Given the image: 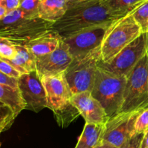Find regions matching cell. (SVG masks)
I'll list each match as a JSON object with an SVG mask.
<instances>
[{
  "label": "cell",
  "mask_w": 148,
  "mask_h": 148,
  "mask_svg": "<svg viewBox=\"0 0 148 148\" xmlns=\"http://www.w3.org/2000/svg\"><path fill=\"white\" fill-rule=\"evenodd\" d=\"M66 0H39L38 15L47 21L60 20L67 11Z\"/></svg>",
  "instance_id": "cell-15"
},
{
  "label": "cell",
  "mask_w": 148,
  "mask_h": 148,
  "mask_svg": "<svg viewBox=\"0 0 148 148\" xmlns=\"http://www.w3.org/2000/svg\"><path fill=\"white\" fill-rule=\"evenodd\" d=\"M22 0H0V5L5 7L7 12L17 10L20 7Z\"/></svg>",
  "instance_id": "cell-29"
},
{
  "label": "cell",
  "mask_w": 148,
  "mask_h": 148,
  "mask_svg": "<svg viewBox=\"0 0 148 148\" xmlns=\"http://www.w3.org/2000/svg\"><path fill=\"white\" fill-rule=\"evenodd\" d=\"M145 0H106V4L110 11L118 17H122L133 12Z\"/></svg>",
  "instance_id": "cell-19"
},
{
  "label": "cell",
  "mask_w": 148,
  "mask_h": 148,
  "mask_svg": "<svg viewBox=\"0 0 148 148\" xmlns=\"http://www.w3.org/2000/svg\"><path fill=\"white\" fill-rule=\"evenodd\" d=\"M148 33H143L114 58L106 62H98V67L119 75H127L147 52Z\"/></svg>",
  "instance_id": "cell-7"
},
{
  "label": "cell",
  "mask_w": 148,
  "mask_h": 148,
  "mask_svg": "<svg viewBox=\"0 0 148 148\" xmlns=\"http://www.w3.org/2000/svg\"><path fill=\"white\" fill-rule=\"evenodd\" d=\"M131 12L114 20L109 26L101 48V62L114 58L124 48L143 33Z\"/></svg>",
  "instance_id": "cell-4"
},
{
  "label": "cell",
  "mask_w": 148,
  "mask_h": 148,
  "mask_svg": "<svg viewBox=\"0 0 148 148\" xmlns=\"http://www.w3.org/2000/svg\"><path fill=\"white\" fill-rule=\"evenodd\" d=\"M102 1H106V0H102Z\"/></svg>",
  "instance_id": "cell-35"
},
{
  "label": "cell",
  "mask_w": 148,
  "mask_h": 148,
  "mask_svg": "<svg viewBox=\"0 0 148 148\" xmlns=\"http://www.w3.org/2000/svg\"><path fill=\"white\" fill-rule=\"evenodd\" d=\"M39 0H22L19 8L21 9L30 17H37L38 15Z\"/></svg>",
  "instance_id": "cell-24"
},
{
  "label": "cell",
  "mask_w": 148,
  "mask_h": 148,
  "mask_svg": "<svg viewBox=\"0 0 148 148\" xmlns=\"http://www.w3.org/2000/svg\"><path fill=\"white\" fill-rule=\"evenodd\" d=\"M0 102L9 106L17 115L27 105L20 89L4 85H0Z\"/></svg>",
  "instance_id": "cell-18"
},
{
  "label": "cell",
  "mask_w": 148,
  "mask_h": 148,
  "mask_svg": "<svg viewBox=\"0 0 148 148\" xmlns=\"http://www.w3.org/2000/svg\"><path fill=\"white\" fill-rule=\"evenodd\" d=\"M53 23L40 17H30L20 8L7 13L0 20V36L15 44L25 45L38 36L53 30Z\"/></svg>",
  "instance_id": "cell-2"
},
{
  "label": "cell",
  "mask_w": 148,
  "mask_h": 148,
  "mask_svg": "<svg viewBox=\"0 0 148 148\" xmlns=\"http://www.w3.org/2000/svg\"><path fill=\"white\" fill-rule=\"evenodd\" d=\"M140 111L119 113L110 118L105 124L103 141L121 147L136 133L134 123Z\"/></svg>",
  "instance_id": "cell-8"
},
{
  "label": "cell",
  "mask_w": 148,
  "mask_h": 148,
  "mask_svg": "<svg viewBox=\"0 0 148 148\" xmlns=\"http://www.w3.org/2000/svg\"><path fill=\"white\" fill-rule=\"evenodd\" d=\"M147 54H148V44H147Z\"/></svg>",
  "instance_id": "cell-34"
},
{
  "label": "cell",
  "mask_w": 148,
  "mask_h": 148,
  "mask_svg": "<svg viewBox=\"0 0 148 148\" xmlns=\"http://www.w3.org/2000/svg\"><path fill=\"white\" fill-rule=\"evenodd\" d=\"M148 107V54L146 52L127 75L124 101L120 113L143 110Z\"/></svg>",
  "instance_id": "cell-5"
},
{
  "label": "cell",
  "mask_w": 148,
  "mask_h": 148,
  "mask_svg": "<svg viewBox=\"0 0 148 148\" xmlns=\"http://www.w3.org/2000/svg\"><path fill=\"white\" fill-rule=\"evenodd\" d=\"M94 148H119V147H117L111 145V144L108 143V142H103V141H102V142H101V144H99L98 146H96L95 147H94Z\"/></svg>",
  "instance_id": "cell-31"
},
{
  "label": "cell",
  "mask_w": 148,
  "mask_h": 148,
  "mask_svg": "<svg viewBox=\"0 0 148 148\" xmlns=\"http://www.w3.org/2000/svg\"><path fill=\"white\" fill-rule=\"evenodd\" d=\"M72 60L69 47L62 39L53 52L36 57V71L40 78L63 73Z\"/></svg>",
  "instance_id": "cell-11"
},
{
  "label": "cell",
  "mask_w": 148,
  "mask_h": 148,
  "mask_svg": "<svg viewBox=\"0 0 148 148\" xmlns=\"http://www.w3.org/2000/svg\"><path fill=\"white\" fill-rule=\"evenodd\" d=\"M71 102L78 109L85 123L105 124L110 118L102 104L92 97L91 91L73 94Z\"/></svg>",
  "instance_id": "cell-13"
},
{
  "label": "cell",
  "mask_w": 148,
  "mask_h": 148,
  "mask_svg": "<svg viewBox=\"0 0 148 148\" xmlns=\"http://www.w3.org/2000/svg\"><path fill=\"white\" fill-rule=\"evenodd\" d=\"M119 18L121 17L114 15L105 1L95 0L67 10L60 20L53 23V30L64 39L88 29L110 25Z\"/></svg>",
  "instance_id": "cell-1"
},
{
  "label": "cell",
  "mask_w": 148,
  "mask_h": 148,
  "mask_svg": "<svg viewBox=\"0 0 148 148\" xmlns=\"http://www.w3.org/2000/svg\"><path fill=\"white\" fill-rule=\"evenodd\" d=\"M145 134V133H135L120 148H142Z\"/></svg>",
  "instance_id": "cell-27"
},
{
  "label": "cell",
  "mask_w": 148,
  "mask_h": 148,
  "mask_svg": "<svg viewBox=\"0 0 148 148\" xmlns=\"http://www.w3.org/2000/svg\"><path fill=\"white\" fill-rule=\"evenodd\" d=\"M53 113L56 123L62 128H66L81 115L78 109L72 104V102L63 108L53 112Z\"/></svg>",
  "instance_id": "cell-20"
},
{
  "label": "cell",
  "mask_w": 148,
  "mask_h": 148,
  "mask_svg": "<svg viewBox=\"0 0 148 148\" xmlns=\"http://www.w3.org/2000/svg\"><path fill=\"white\" fill-rule=\"evenodd\" d=\"M0 85L7 86L12 88H19L18 78L10 76L0 72Z\"/></svg>",
  "instance_id": "cell-28"
},
{
  "label": "cell",
  "mask_w": 148,
  "mask_h": 148,
  "mask_svg": "<svg viewBox=\"0 0 148 148\" xmlns=\"http://www.w3.org/2000/svg\"><path fill=\"white\" fill-rule=\"evenodd\" d=\"M105 124L85 123L83 131L75 148H94L98 146L103 141Z\"/></svg>",
  "instance_id": "cell-16"
},
{
  "label": "cell",
  "mask_w": 148,
  "mask_h": 148,
  "mask_svg": "<svg viewBox=\"0 0 148 148\" xmlns=\"http://www.w3.org/2000/svg\"><path fill=\"white\" fill-rule=\"evenodd\" d=\"M47 98V108L56 112L71 102L72 94L64 73L40 78Z\"/></svg>",
  "instance_id": "cell-12"
},
{
  "label": "cell",
  "mask_w": 148,
  "mask_h": 148,
  "mask_svg": "<svg viewBox=\"0 0 148 148\" xmlns=\"http://www.w3.org/2000/svg\"><path fill=\"white\" fill-rule=\"evenodd\" d=\"M17 117V115L9 106L0 102V131L8 130Z\"/></svg>",
  "instance_id": "cell-21"
},
{
  "label": "cell",
  "mask_w": 148,
  "mask_h": 148,
  "mask_svg": "<svg viewBox=\"0 0 148 148\" xmlns=\"http://www.w3.org/2000/svg\"><path fill=\"white\" fill-rule=\"evenodd\" d=\"M101 48H97L80 57L74 58L65 71V78L72 95L92 91L98 62L101 60Z\"/></svg>",
  "instance_id": "cell-6"
},
{
  "label": "cell",
  "mask_w": 148,
  "mask_h": 148,
  "mask_svg": "<svg viewBox=\"0 0 148 148\" xmlns=\"http://www.w3.org/2000/svg\"><path fill=\"white\" fill-rule=\"evenodd\" d=\"M7 11L5 9V7H4L3 6L0 5V20L4 18L6 15H7Z\"/></svg>",
  "instance_id": "cell-33"
},
{
  "label": "cell",
  "mask_w": 148,
  "mask_h": 148,
  "mask_svg": "<svg viewBox=\"0 0 148 148\" xmlns=\"http://www.w3.org/2000/svg\"><path fill=\"white\" fill-rule=\"evenodd\" d=\"M0 72L10 76L18 78L23 74L4 58L0 57Z\"/></svg>",
  "instance_id": "cell-26"
},
{
  "label": "cell",
  "mask_w": 148,
  "mask_h": 148,
  "mask_svg": "<svg viewBox=\"0 0 148 148\" xmlns=\"http://www.w3.org/2000/svg\"><path fill=\"white\" fill-rule=\"evenodd\" d=\"M142 148H148V131L145 134L144 138H143Z\"/></svg>",
  "instance_id": "cell-32"
},
{
  "label": "cell",
  "mask_w": 148,
  "mask_h": 148,
  "mask_svg": "<svg viewBox=\"0 0 148 148\" xmlns=\"http://www.w3.org/2000/svg\"><path fill=\"white\" fill-rule=\"evenodd\" d=\"M94 1H95V0H66V5H67L68 10H69V9L84 5V4H86L88 3L92 2Z\"/></svg>",
  "instance_id": "cell-30"
},
{
  "label": "cell",
  "mask_w": 148,
  "mask_h": 148,
  "mask_svg": "<svg viewBox=\"0 0 148 148\" xmlns=\"http://www.w3.org/2000/svg\"><path fill=\"white\" fill-rule=\"evenodd\" d=\"M18 87L26 102V110L38 113L47 107L46 90L37 71L23 74L18 79Z\"/></svg>",
  "instance_id": "cell-10"
},
{
  "label": "cell",
  "mask_w": 148,
  "mask_h": 148,
  "mask_svg": "<svg viewBox=\"0 0 148 148\" xmlns=\"http://www.w3.org/2000/svg\"><path fill=\"white\" fill-rule=\"evenodd\" d=\"M17 55L12 59H6L22 74L36 71V57L23 45L15 44Z\"/></svg>",
  "instance_id": "cell-17"
},
{
  "label": "cell",
  "mask_w": 148,
  "mask_h": 148,
  "mask_svg": "<svg viewBox=\"0 0 148 148\" xmlns=\"http://www.w3.org/2000/svg\"><path fill=\"white\" fill-rule=\"evenodd\" d=\"M110 25L88 29L62 39L69 47L73 59L80 57L101 47Z\"/></svg>",
  "instance_id": "cell-9"
},
{
  "label": "cell",
  "mask_w": 148,
  "mask_h": 148,
  "mask_svg": "<svg viewBox=\"0 0 148 148\" xmlns=\"http://www.w3.org/2000/svg\"><path fill=\"white\" fill-rule=\"evenodd\" d=\"M127 81L126 75H116L100 67L97 69L91 94L102 104L109 118L120 113Z\"/></svg>",
  "instance_id": "cell-3"
},
{
  "label": "cell",
  "mask_w": 148,
  "mask_h": 148,
  "mask_svg": "<svg viewBox=\"0 0 148 148\" xmlns=\"http://www.w3.org/2000/svg\"><path fill=\"white\" fill-rule=\"evenodd\" d=\"M136 133H146L148 131V107L141 110L134 123Z\"/></svg>",
  "instance_id": "cell-25"
},
{
  "label": "cell",
  "mask_w": 148,
  "mask_h": 148,
  "mask_svg": "<svg viewBox=\"0 0 148 148\" xmlns=\"http://www.w3.org/2000/svg\"><path fill=\"white\" fill-rule=\"evenodd\" d=\"M17 55L15 44L9 39L0 36V57L12 59Z\"/></svg>",
  "instance_id": "cell-23"
},
{
  "label": "cell",
  "mask_w": 148,
  "mask_h": 148,
  "mask_svg": "<svg viewBox=\"0 0 148 148\" xmlns=\"http://www.w3.org/2000/svg\"><path fill=\"white\" fill-rule=\"evenodd\" d=\"M132 15L143 33H148V0L134 10Z\"/></svg>",
  "instance_id": "cell-22"
},
{
  "label": "cell",
  "mask_w": 148,
  "mask_h": 148,
  "mask_svg": "<svg viewBox=\"0 0 148 148\" xmlns=\"http://www.w3.org/2000/svg\"><path fill=\"white\" fill-rule=\"evenodd\" d=\"M145 1H147V0H145Z\"/></svg>",
  "instance_id": "cell-36"
},
{
  "label": "cell",
  "mask_w": 148,
  "mask_h": 148,
  "mask_svg": "<svg viewBox=\"0 0 148 148\" xmlns=\"http://www.w3.org/2000/svg\"><path fill=\"white\" fill-rule=\"evenodd\" d=\"M61 41V36L55 30H51L29 41L25 46L37 57L53 52L59 46Z\"/></svg>",
  "instance_id": "cell-14"
}]
</instances>
